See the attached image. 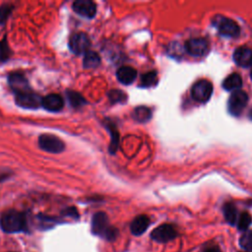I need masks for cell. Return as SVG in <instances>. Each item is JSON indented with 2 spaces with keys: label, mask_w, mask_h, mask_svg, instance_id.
<instances>
[{
  "label": "cell",
  "mask_w": 252,
  "mask_h": 252,
  "mask_svg": "<svg viewBox=\"0 0 252 252\" xmlns=\"http://www.w3.org/2000/svg\"><path fill=\"white\" fill-rule=\"evenodd\" d=\"M91 230L94 235L99 236L107 241L115 240L119 234L118 229L109 223L108 217L104 212H97L93 216Z\"/></svg>",
  "instance_id": "7a4b0ae2"
},
{
  "label": "cell",
  "mask_w": 252,
  "mask_h": 252,
  "mask_svg": "<svg viewBox=\"0 0 252 252\" xmlns=\"http://www.w3.org/2000/svg\"><path fill=\"white\" fill-rule=\"evenodd\" d=\"M13 10V5L3 4L0 6V25H4Z\"/></svg>",
  "instance_id": "f1b7e54d"
},
{
  "label": "cell",
  "mask_w": 252,
  "mask_h": 252,
  "mask_svg": "<svg viewBox=\"0 0 252 252\" xmlns=\"http://www.w3.org/2000/svg\"><path fill=\"white\" fill-rule=\"evenodd\" d=\"M41 106L50 112H58L64 107V100L61 95L57 94H50L42 97Z\"/></svg>",
  "instance_id": "4fadbf2b"
},
{
  "label": "cell",
  "mask_w": 252,
  "mask_h": 252,
  "mask_svg": "<svg viewBox=\"0 0 252 252\" xmlns=\"http://www.w3.org/2000/svg\"><path fill=\"white\" fill-rule=\"evenodd\" d=\"M0 227L6 233L29 232L27 215L14 209L7 210L1 214Z\"/></svg>",
  "instance_id": "6da1fadb"
},
{
  "label": "cell",
  "mask_w": 252,
  "mask_h": 252,
  "mask_svg": "<svg viewBox=\"0 0 252 252\" xmlns=\"http://www.w3.org/2000/svg\"><path fill=\"white\" fill-rule=\"evenodd\" d=\"M151 238L158 243H166L178 236V231L170 223H162L154 228L150 234Z\"/></svg>",
  "instance_id": "277c9868"
},
{
  "label": "cell",
  "mask_w": 252,
  "mask_h": 252,
  "mask_svg": "<svg viewBox=\"0 0 252 252\" xmlns=\"http://www.w3.org/2000/svg\"><path fill=\"white\" fill-rule=\"evenodd\" d=\"M132 117L134 120H136L138 122L145 123L151 119L152 110L145 105H140V106L134 108V110L132 112Z\"/></svg>",
  "instance_id": "44dd1931"
},
{
  "label": "cell",
  "mask_w": 252,
  "mask_h": 252,
  "mask_svg": "<svg viewBox=\"0 0 252 252\" xmlns=\"http://www.w3.org/2000/svg\"><path fill=\"white\" fill-rule=\"evenodd\" d=\"M250 77H251V79H252V71H251V73H250Z\"/></svg>",
  "instance_id": "836d02e7"
},
{
  "label": "cell",
  "mask_w": 252,
  "mask_h": 252,
  "mask_svg": "<svg viewBox=\"0 0 252 252\" xmlns=\"http://www.w3.org/2000/svg\"><path fill=\"white\" fill-rule=\"evenodd\" d=\"M251 221H252L251 215L248 212H242L238 216V219H237V221H236V225H237L238 230L244 231V232L247 231L248 227L251 224Z\"/></svg>",
  "instance_id": "cb8c5ba5"
},
{
  "label": "cell",
  "mask_w": 252,
  "mask_h": 252,
  "mask_svg": "<svg viewBox=\"0 0 252 252\" xmlns=\"http://www.w3.org/2000/svg\"><path fill=\"white\" fill-rule=\"evenodd\" d=\"M184 47L192 56H203L209 50V42L207 39L202 37L192 38L185 42Z\"/></svg>",
  "instance_id": "8fae6325"
},
{
  "label": "cell",
  "mask_w": 252,
  "mask_h": 252,
  "mask_svg": "<svg viewBox=\"0 0 252 252\" xmlns=\"http://www.w3.org/2000/svg\"><path fill=\"white\" fill-rule=\"evenodd\" d=\"M15 100L17 105H19L20 107L26 109H36L41 106L42 97H40L32 90L28 93L15 95Z\"/></svg>",
  "instance_id": "30bf717a"
},
{
  "label": "cell",
  "mask_w": 252,
  "mask_h": 252,
  "mask_svg": "<svg viewBox=\"0 0 252 252\" xmlns=\"http://www.w3.org/2000/svg\"><path fill=\"white\" fill-rule=\"evenodd\" d=\"M38 146L41 150L51 154H59L65 150L64 142L52 134H41L38 137Z\"/></svg>",
  "instance_id": "8992f818"
},
{
  "label": "cell",
  "mask_w": 252,
  "mask_h": 252,
  "mask_svg": "<svg viewBox=\"0 0 252 252\" xmlns=\"http://www.w3.org/2000/svg\"><path fill=\"white\" fill-rule=\"evenodd\" d=\"M12 51L8 45V41L6 38V35L0 40V61L5 62L11 57Z\"/></svg>",
  "instance_id": "83f0119b"
},
{
  "label": "cell",
  "mask_w": 252,
  "mask_h": 252,
  "mask_svg": "<svg viewBox=\"0 0 252 252\" xmlns=\"http://www.w3.org/2000/svg\"><path fill=\"white\" fill-rule=\"evenodd\" d=\"M8 83L15 95L32 91L26 76L21 72H13L8 76Z\"/></svg>",
  "instance_id": "9c48e42d"
},
{
  "label": "cell",
  "mask_w": 252,
  "mask_h": 252,
  "mask_svg": "<svg viewBox=\"0 0 252 252\" xmlns=\"http://www.w3.org/2000/svg\"><path fill=\"white\" fill-rule=\"evenodd\" d=\"M116 78L123 85H131L137 78V71L131 66H122L116 71Z\"/></svg>",
  "instance_id": "e0dca14e"
},
{
  "label": "cell",
  "mask_w": 252,
  "mask_h": 252,
  "mask_svg": "<svg viewBox=\"0 0 252 252\" xmlns=\"http://www.w3.org/2000/svg\"><path fill=\"white\" fill-rule=\"evenodd\" d=\"M61 214L64 217H71L73 219H79V213H78V211H77V209L75 207L66 208L65 210H63L61 212Z\"/></svg>",
  "instance_id": "f546056e"
},
{
  "label": "cell",
  "mask_w": 252,
  "mask_h": 252,
  "mask_svg": "<svg viewBox=\"0 0 252 252\" xmlns=\"http://www.w3.org/2000/svg\"><path fill=\"white\" fill-rule=\"evenodd\" d=\"M212 22L219 32L225 37H236L240 33V28L237 23L222 15H217Z\"/></svg>",
  "instance_id": "3957f363"
},
{
  "label": "cell",
  "mask_w": 252,
  "mask_h": 252,
  "mask_svg": "<svg viewBox=\"0 0 252 252\" xmlns=\"http://www.w3.org/2000/svg\"><path fill=\"white\" fill-rule=\"evenodd\" d=\"M151 223L150 218L146 215L137 216L130 223V230L133 235H142L149 227Z\"/></svg>",
  "instance_id": "9a60e30c"
},
{
  "label": "cell",
  "mask_w": 252,
  "mask_h": 252,
  "mask_svg": "<svg viewBox=\"0 0 252 252\" xmlns=\"http://www.w3.org/2000/svg\"><path fill=\"white\" fill-rule=\"evenodd\" d=\"M158 83V74L156 71H150L141 76L140 86L143 88H149L157 85Z\"/></svg>",
  "instance_id": "603a6c76"
},
{
  "label": "cell",
  "mask_w": 252,
  "mask_h": 252,
  "mask_svg": "<svg viewBox=\"0 0 252 252\" xmlns=\"http://www.w3.org/2000/svg\"><path fill=\"white\" fill-rule=\"evenodd\" d=\"M249 116H250V118H251V119H252V110H251V111H250V114H249Z\"/></svg>",
  "instance_id": "d6a6232c"
},
{
  "label": "cell",
  "mask_w": 252,
  "mask_h": 252,
  "mask_svg": "<svg viewBox=\"0 0 252 252\" xmlns=\"http://www.w3.org/2000/svg\"><path fill=\"white\" fill-rule=\"evenodd\" d=\"M202 252H221V250L219 248L218 245L211 244V245L206 246L205 248H203Z\"/></svg>",
  "instance_id": "4dcf8cb0"
},
{
  "label": "cell",
  "mask_w": 252,
  "mask_h": 252,
  "mask_svg": "<svg viewBox=\"0 0 252 252\" xmlns=\"http://www.w3.org/2000/svg\"><path fill=\"white\" fill-rule=\"evenodd\" d=\"M37 220H39L41 226L40 228L41 229H47V228H50L52 227L55 223H58L60 222V220L58 218H55V217H50V216H46V215H42V214H39L36 216Z\"/></svg>",
  "instance_id": "d4e9b609"
},
{
  "label": "cell",
  "mask_w": 252,
  "mask_h": 252,
  "mask_svg": "<svg viewBox=\"0 0 252 252\" xmlns=\"http://www.w3.org/2000/svg\"><path fill=\"white\" fill-rule=\"evenodd\" d=\"M73 11L81 17L92 19L96 14V5L91 0H77L72 5Z\"/></svg>",
  "instance_id": "7c38bea8"
},
{
  "label": "cell",
  "mask_w": 252,
  "mask_h": 252,
  "mask_svg": "<svg viewBox=\"0 0 252 252\" xmlns=\"http://www.w3.org/2000/svg\"><path fill=\"white\" fill-rule=\"evenodd\" d=\"M222 213L226 222L230 225H235L237 221V209L231 202H226L222 206Z\"/></svg>",
  "instance_id": "ac0fdd59"
},
{
  "label": "cell",
  "mask_w": 252,
  "mask_h": 252,
  "mask_svg": "<svg viewBox=\"0 0 252 252\" xmlns=\"http://www.w3.org/2000/svg\"><path fill=\"white\" fill-rule=\"evenodd\" d=\"M213 94V85L206 79L197 81L191 88V95L198 102H206Z\"/></svg>",
  "instance_id": "52a82bcc"
},
{
  "label": "cell",
  "mask_w": 252,
  "mask_h": 252,
  "mask_svg": "<svg viewBox=\"0 0 252 252\" xmlns=\"http://www.w3.org/2000/svg\"><path fill=\"white\" fill-rule=\"evenodd\" d=\"M100 56L98 53L93 50H89L85 55L83 59V66L85 69H94L99 66L100 64Z\"/></svg>",
  "instance_id": "ffe728a7"
},
{
  "label": "cell",
  "mask_w": 252,
  "mask_h": 252,
  "mask_svg": "<svg viewBox=\"0 0 252 252\" xmlns=\"http://www.w3.org/2000/svg\"><path fill=\"white\" fill-rule=\"evenodd\" d=\"M90 46L91 39L86 32H75L69 39V48L76 55H85L90 50Z\"/></svg>",
  "instance_id": "5b68a950"
},
{
  "label": "cell",
  "mask_w": 252,
  "mask_h": 252,
  "mask_svg": "<svg viewBox=\"0 0 252 252\" xmlns=\"http://www.w3.org/2000/svg\"><path fill=\"white\" fill-rule=\"evenodd\" d=\"M234 62L241 67H249L252 65V49L246 46H240L233 52Z\"/></svg>",
  "instance_id": "5bb4252c"
},
{
  "label": "cell",
  "mask_w": 252,
  "mask_h": 252,
  "mask_svg": "<svg viewBox=\"0 0 252 252\" xmlns=\"http://www.w3.org/2000/svg\"><path fill=\"white\" fill-rule=\"evenodd\" d=\"M239 246L246 252H252V230L242 233L239 238Z\"/></svg>",
  "instance_id": "4316f807"
},
{
  "label": "cell",
  "mask_w": 252,
  "mask_h": 252,
  "mask_svg": "<svg viewBox=\"0 0 252 252\" xmlns=\"http://www.w3.org/2000/svg\"><path fill=\"white\" fill-rule=\"evenodd\" d=\"M104 127L110 133V144L108 147V151L111 155H114L119 146V132L116 125L109 119L104 120Z\"/></svg>",
  "instance_id": "2e32d148"
},
{
  "label": "cell",
  "mask_w": 252,
  "mask_h": 252,
  "mask_svg": "<svg viewBox=\"0 0 252 252\" xmlns=\"http://www.w3.org/2000/svg\"><path fill=\"white\" fill-rule=\"evenodd\" d=\"M107 97L111 103H124L127 100L126 94L120 90L109 91Z\"/></svg>",
  "instance_id": "484cf974"
},
{
  "label": "cell",
  "mask_w": 252,
  "mask_h": 252,
  "mask_svg": "<svg viewBox=\"0 0 252 252\" xmlns=\"http://www.w3.org/2000/svg\"><path fill=\"white\" fill-rule=\"evenodd\" d=\"M66 96L68 98V101H69L70 105L74 108H79V107H81V106H83L84 104L87 103V100L78 92H75V91H72V90H67L66 91Z\"/></svg>",
  "instance_id": "7402d4cb"
},
{
  "label": "cell",
  "mask_w": 252,
  "mask_h": 252,
  "mask_svg": "<svg viewBox=\"0 0 252 252\" xmlns=\"http://www.w3.org/2000/svg\"><path fill=\"white\" fill-rule=\"evenodd\" d=\"M11 176V171H7L6 169H2L0 171V182H3L4 180L8 179Z\"/></svg>",
  "instance_id": "1f68e13d"
},
{
  "label": "cell",
  "mask_w": 252,
  "mask_h": 252,
  "mask_svg": "<svg viewBox=\"0 0 252 252\" xmlns=\"http://www.w3.org/2000/svg\"><path fill=\"white\" fill-rule=\"evenodd\" d=\"M248 102V95L242 90L234 91L228 98V111L233 116H239Z\"/></svg>",
  "instance_id": "ba28073f"
},
{
  "label": "cell",
  "mask_w": 252,
  "mask_h": 252,
  "mask_svg": "<svg viewBox=\"0 0 252 252\" xmlns=\"http://www.w3.org/2000/svg\"><path fill=\"white\" fill-rule=\"evenodd\" d=\"M242 86V79L239 74L232 73L228 75L222 82V87L226 91H236Z\"/></svg>",
  "instance_id": "d6986e66"
}]
</instances>
